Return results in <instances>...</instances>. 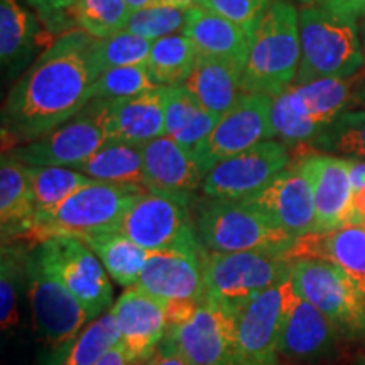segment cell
I'll return each mask as SVG.
<instances>
[{
	"instance_id": "6da1fadb",
	"label": "cell",
	"mask_w": 365,
	"mask_h": 365,
	"mask_svg": "<svg viewBox=\"0 0 365 365\" xmlns=\"http://www.w3.org/2000/svg\"><path fill=\"white\" fill-rule=\"evenodd\" d=\"M95 44L93 36L76 27L36 59L11 90L4 107V148L11 150L49 134L93 100L100 76Z\"/></svg>"
},
{
	"instance_id": "7a4b0ae2",
	"label": "cell",
	"mask_w": 365,
	"mask_h": 365,
	"mask_svg": "<svg viewBox=\"0 0 365 365\" xmlns=\"http://www.w3.org/2000/svg\"><path fill=\"white\" fill-rule=\"evenodd\" d=\"M299 61V11L291 0H274L250 36L242 90L277 97L294 85Z\"/></svg>"
},
{
	"instance_id": "3957f363",
	"label": "cell",
	"mask_w": 365,
	"mask_h": 365,
	"mask_svg": "<svg viewBox=\"0 0 365 365\" xmlns=\"http://www.w3.org/2000/svg\"><path fill=\"white\" fill-rule=\"evenodd\" d=\"M301 61L294 85L352 78L365 66L359 22L327 6L299 7Z\"/></svg>"
},
{
	"instance_id": "277c9868",
	"label": "cell",
	"mask_w": 365,
	"mask_h": 365,
	"mask_svg": "<svg viewBox=\"0 0 365 365\" xmlns=\"http://www.w3.org/2000/svg\"><path fill=\"white\" fill-rule=\"evenodd\" d=\"M144 191L148 190L100 181L90 182L58 207L36 213L31 230L22 240L38 245L53 237L83 239L105 232H118L127 210Z\"/></svg>"
},
{
	"instance_id": "5b68a950",
	"label": "cell",
	"mask_w": 365,
	"mask_h": 365,
	"mask_svg": "<svg viewBox=\"0 0 365 365\" xmlns=\"http://www.w3.org/2000/svg\"><path fill=\"white\" fill-rule=\"evenodd\" d=\"M191 213L196 235L207 252L259 250L286 255L296 240L244 200L205 196L203 202L196 205Z\"/></svg>"
},
{
	"instance_id": "8992f818",
	"label": "cell",
	"mask_w": 365,
	"mask_h": 365,
	"mask_svg": "<svg viewBox=\"0 0 365 365\" xmlns=\"http://www.w3.org/2000/svg\"><path fill=\"white\" fill-rule=\"evenodd\" d=\"M362 73L352 78H327L291 85L272 100L274 139L287 145L312 143L340 113L354 107L355 86Z\"/></svg>"
},
{
	"instance_id": "52a82bcc",
	"label": "cell",
	"mask_w": 365,
	"mask_h": 365,
	"mask_svg": "<svg viewBox=\"0 0 365 365\" xmlns=\"http://www.w3.org/2000/svg\"><path fill=\"white\" fill-rule=\"evenodd\" d=\"M26 286L34 330L43 346L41 365H59L91 319L80 301L38 261L33 249L27 259Z\"/></svg>"
},
{
	"instance_id": "ba28073f",
	"label": "cell",
	"mask_w": 365,
	"mask_h": 365,
	"mask_svg": "<svg viewBox=\"0 0 365 365\" xmlns=\"http://www.w3.org/2000/svg\"><path fill=\"white\" fill-rule=\"evenodd\" d=\"M291 281L296 293L325 314L336 330L365 333V284L352 274L323 259H293Z\"/></svg>"
},
{
	"instance_id": "9c48e42d",
	"label": "cell",
	"mask_w": 365,
	"mask_h": 365,
	"mask_svg": "<svg viewBox=\"0 0 365 365\" xmlns=\"http://www.w3.org/2000/svg\"><path fill=\"white\" fill-rule=\"evenodd\" d=\"M205 296L237 312L245 303L284 281L291 274V261L282 254L207 252L203 259Z\"/></svg>"
},
{
	"instance_id": "30bf717a",
	"label": "cell",
	"mask_w": 365,
	"mask_h": 365,
	"mask_svg": "<svg viewBox=\"0 0 365 365\" xmlns=\"http://www.w3.org/2000/svg\"><path fill=\"white\" fill-rule=\"evenodd\" d=\"M118 232L144 249L202 250L191 213V200L148 190L127 210Z\"/></svg>"
},
{
	"instance_id": "8fae6325",
	"label": "cell",
	"mask_w": 365,
	"mask_h": 365,
	"mask_svg": "<svg viewBox=\"0 0 365 365\" xmlns=\"http://www.w3.org/2000/svg\"><path fill=\"white\" fill-rule=\"evenodd\" d=\"M33 254L80 301L91 322L113 308L110 276L85 242L53 237L34 245Z\"/></svg>"
},
{
	"instance_id": "7c38bea8",
	"label": "cell",
	"mask_w": 365,
	"mask_h": 365,
	"mask_svg": "<svg viewBox=\"0 0 365 365\" xmlns=\"http://www.w3.org/2000/svg\"><path fill=\"white\" fill-rule=\"evenodd\" d=\"M107 143L102 105L91 100L78 115L39 139L7 150L24 166H80Z\"/></svg>"
},
{
	"instance_id": "4fadbf2b",
	"label": "cell",
	"mask_w": 365,
	"mask_h": 365,
	"mask_svg": "<svg viewBox=\"0 0 365 365\" xmlns=\"http://www.w3.org/2000/svg\"><path fill=\"white\" fill-rule=\"evenodd\" d=\"M293 281L286 277L235 312V364L277 365L279 335Z\"/></svg>"
},
{
	"instance_id": "5bb4252c",
	"label": "cell",
	"mask_w": 365,
	"mask_h": 365,
	"mask_svg": "<svg viewBox=\"0 0 365 365\" xmlns=\"http://www.w3.org/2000/svg\"><path fill=\"white\" fill-rule=\"evenodd\" d=\"M289 164V145L276 139L264 140L215 164L205 176L202 193L208 198L245 200L261 191Z\"/></svg>"
},
{
	"instance_id": "9a60e30c",
	"label": "cell",
	"mask_w": 365,
	"mask_h": 365,
	"mask_svg": "<svg viewBox=\"0 0 365 365\" xmlns=\"http://www.w3.org/2000/svg\"><path fill=\"white\" fill-rule=\"evenodd\" d=\"M272 100L269 95L242 93L239 102L218 118L210 135L195 150L205 171L208 173L223 159L274 139Z\"/></svg>"
},
{
	"instance_id": "2e32d148",
	"label": "cell",
	"mask_w": 365,
	"mask_h": 365,
	"mask_svg": "<svg viewBox=\"0 0 365 365\" xmlns=\"http://www.w3.org/2000/svg\"><path fill=\"white\" fill-rule=\"evenodd\" d=\"M163 341L195 365H234L235 312L205 296L193 317L170 328Z\"/></svg>"
},
{
	"instance_id": "e0dca14e",
	"label": "cell",
	"mask_w": 365,
	"mask_h": 365,
	"mask_svg": "<svg viewBox=\"0 0 365 365\" xmlns=\"http://www.w3.org/2000/svg\"><path fill=\"white\" fill-rule=\"evenodd\" d=\"M308 178L317 210V232H330L350 223L354 186L350 159L325 153L304 154L293 161Z\"/></svg>"
},
{
	"instance_id": "ac0fdd59",
	"label": "cell",
	"mask_w": 365,
	"mask_h": 365,
	"mask_svg": "<svg viewBox=\"0 0 365 365\" xmlns=\"http://www.w3.org/2000/svg\"><path fill=\"white\" fill-rule=\"evenodd\" d=\"M244 202L262 212L293 239L317 232L313 188L293 161L269 185Z\"/></svg>"
},
{
	"instance_id": "d6986e66",
	"label": "cell",
	"mask_w": 365,
	"mask_h": 365,
	"mask_svg": "<svg viewBox=\"0 0 365 365\" xmlns=\"http://www.w3.org/2000/svg\"><path fill=\"white\" fill-rule=\"evenodd\" d=\"M115 317L118 345L132 365L145 364L156 354L166 336L164 303L140 287H127L112 308Z\"/></svg>"
},
{
	"instance_id": "ffe728a7",
	"label": "cell",
	"mask_w": 365,
	"mask_h": 365,
	"mask_svg": "<svg viewBox=\"0 0 365 365\" xmlns=\"http://www.w3.org/2000/svg\"><path fill=\"white\" fill-rule=\"evenodd\" d=\"M205 249L149 252L135 286L163 303L202 301L205 298Z\"/></svg>"
},
{
	"instance_id": "44dd1931",
	"label": "cell",
	"mask_w": 365,
	"mask_h": 365,
	"mask_svg": "<svg viewBox=\"0 0 365 365\" xmlns=\"http://www.w3.org/2000/svg\"><path fill=\"white\" fill-rule=\"evenodd\" d=\"M170 86L145 91L132 98L110 100L102 105L107 140L144 145L166 132V100Z\"/></svg>"
},
{
	"instance_id": "7402d4cb",
	"label": "cell",
	"mask_w": 365,
	"mask_h": 365,
	"mask_svg": "<svg viewBox=\"0 0 365 365\" xmlns=\"http://www.w3.org/2000/svg\"><path fill=\"white\" fill-rule=\"evenodd\" d=\"M140 149L148 190L185 200H193L196 191L202 190L207 171L196 159L195 153L185 149L171 137H158L140 145Z\"/></svg>"
},
{
	"instance_id": "603a6c76",
	"label": "cell",
	"mask_w": 365,
	"mask_h": 365,
	"mask_svg": "<svg viewBox=\"0 0 365 365\" xmlns=\"http://www.w3.org/2000/svg\"><path fill=\"white\" fill-rule=\"evenodd\" d=\"M339 330L325 314L291 289L279 335V355L294 360L325 357L335 346Z\"/></svg>"
},
{
	"instance_id": "cb8c5ba5",
	"label": "cell",
	"mask_w": 365,
	"mask_h": 365,
	"mask_svg": "<svg viewBox=\"0 0 365 365\" xmlns=\"http://www.w3.org/2000/svg\"><path fill=\"white\" fill-rule=\"evenodd\" d=\"M182 34L188 36L198 56L213 58L245 70L250 49V34L235 22L196 6L190 9Z\"/></svg>"
},
{
	"instance_id": "d4e9b609",
	"label": "cell",
	"mask_w": 365,
	"mask_h": 365,
	"mask_svg": "<svg viewBox=\"0 0 365 365\" xmlns=\"http://www.w3.org/2000/svg\"><path fill=\"white\" fill-rule=\"evenodd\" d=\"M293 259H323L352 274L365 284V227L345 225L330 232H314L294 240L286 254Z\"/></svg>"
},
{
	"instance_id": "484cf974",
	"label": "cell",
	"mask_w": 365,
	"mask_h": 365,
	"mask_svg": "<svg viewBox=\"0 0 365 365\" xmlns=\"http://www.w3.org/2000/svg\"><path fill=\"white\" fill-rule=\"evenodd\" d=\"M36 217V203L26 166L11 154H2L0 164V225L2 244L22 240Z\"/></svg>"
},
{
	"instance_id": "4316f807",
	"label": "cell",
	"mask_w": 365,
	"mask_h": 365,
	"mask_svg": "<svg viewBox=\"0 0 365 365\" xmlns=\"http://www.w3.org/2000/svg\"><path fill=\"white\" fill-rule=\"evenodd\" d=\"M242 76H244V71L240 68L228 65L220 59L198 56L188 80L182 86L207 110L222 117L239 102L244 93Z\"/></svg>"
},
{
	"instance_id": "83f0119b",
	"label": "cell",
	"mask_w": 365,
	"mask_h": 365,
	"mask_svg": "<svg viewBox=\"0 0 365 365\" xmlns=\"http://www.w3.org/2000/svg\"><path fill=\"white\" fill-rule=\"evenodd\" d=\"M75 170L100 182L148 190L140 145L127 144L122 140H107L93 156Z\"/></svg>"
},
{
	"instance_id": "f1b7e54d",
	"label": "cell",
	"mask_w": 365,
	"mask_h": 365,
	"mask_svg": "<svg viewBox=\"0 0 365 365\" xmlns=\"http://www.w3.org/2000/svg\"><path fill=\"white\" fill-rule=\"evenodd\" d=\"M218 118L220 117L207 110L182 85L170 86L164 135L195 153L217 125Z\"/></svg>"
},
{
	"instance_id": "f546056e",
	"label": "cell",
	"mask_w": 365,
	"mask_h": 365,
	"mask_svg": "<svg viewBox=\"0 0 365 365\" xmlns=\"http://www.w3.org/2000/svg\"><path fill=\"white\" fill-rule=\"evenodd\" d=\"M97 254L110 279L122 287H132L139 281L149 252L134 244L120 232H105L80 239Z\"/></svg>"
},
{
	"instance_id": "4dcf8cb0",
	"label": "cell",
	"mask_w": 365,
	"mask_h": 365,
	"mask_svg": "<svg viewBox=\"0 0 365 365\" xmlns=\"http://www.w3.org/2000/svg\"><path fill=\"white\" fill-rule=\"evenodd\" d=\"M196 58L198 53L188 36L178 33L153 41L145 66L158 86H178L188 80Z\"/></svg>"
},
{
	"instance_id": "1f68e13d",
	"label": "cell",
	"mask_w": 365,
	"mask_h": 365,
	"mask_svg": "<svg viewBox=\"0 0 365 365\" xmlns=\"http://www.w3.org/2000/svg\"><path fill=\"white\" fill-rule=\"evenodd\" d=\"M309 145L317 153L365 161V108L340 113Z\"/></svg>"
},
{
	"instance_id": "d6a6232c",
	"label": "cell",
	"mask_w": 365,
	"mask_h": 365,
	"mask_svg": "<svg viewBox=\"0 0 365 365\" xmlns=\"http://www.w3.org/2000/svg\"><path fill=\"white\" fill-rule=\"evenodd\" d=\"M26 173L33 190L36 213L58 207L75 191L95 181L73 168L61 166H26Z\"/></svg>"
},
{
	"instance_id": "836d02e7",
	"label": "cell",
	"mask_w": 365,
	"mask_h": 365,
	"mask_svg": "<svg viewBox=\"0 0 365 365\" xmlns=\"http://www.w3.org/2000/svg\"><path fill=\"white\" fill-rule=\"evenodd\" d=\"M27 259L29 250L24 245L2 244V259H0V319L2 328L9 330L17 323V299H19L21 284H27Z\"/></svg>"
},
{
	"instance_id": "e575fe53",
	"label": "cell",
	"mask_w": 365,
	"mask_h": 365,
	"mask_svg": "<svg viewBox=\"0 0 365 365\" xmlns=\"http://www.w3.org/2000/svg\"><path fill=\"white\" fill-rule=\"evenodd\" d=\"M118 328L112 309L88 323L59 365H95L118 345Z\"/></svg>"
},
{
	"instance_id": "d590c367",
	"label": "cell",
	"mask_w": 365,
	"mask_h": 365,
	"mask_svg": "<svg viewBox=\"0 0 365 365\" xmlns=\"http://www.w3.org/2000/svg\"><path fill=\"white\" fill-rule=\"evenodd\" d=\"M78 29L95 39H105L125 29L130 17L127 0H78L73 9Z\"/></svg>"
},
{
	"instance_id": "8d00e7d4",
	"label": "cell",
	"mask_w": 365,
	"mask_h": 365,
	"mask_svg": "<svg viewBox=\"0 0 365 365\" xmlns=\"http://www.w3.org/2000/svg\"><path fill=\"white\" fill-rule=\"evenodd\" d=\"M153 41L140 38L124 29L110 38L97 39L95 44V58L100 73L124 66L145 65L149 59Z\"/></svg>"
},
{
	"instance_id": "74e56055",
	"label": "cell",
	"mask_w": 365,
	"mask_h": 365,
	"mask_svg": "<svg viewBox=\"0 0 365 365\" xmlns=\"http://www.w3.org/2000/svg\"><path fill=\"white\" fill-rule=\"evenodd\" d=\"M190 9L150 6L130 12L125 29L149 41H156L166 36L182 33L188 22Z\"/></svg>"
},
{
	"instance_id": "f35d334b",
	"label": "cell",
	"mask_w": 365,
	"mask_h": 365,
	"mask_svg": "<svg viewBox=\"0 0 365 365\" xmlns=\"http://www.w3.org/2000/svg\"><path fill=\"white\" fill-rule=\"evenodd\" d=\"M158 88L145 65L113 68L100 73L93 86V100H124Z\"/></svg>"
},
{
	"instance_id": "ab89813d",
	"label": "cell",
	"mask_w": 365,
	"mask_h": 365,
	"mask_svg": "<svg viewBox=\"0 0 365 365\" xmlns=\"http://www.w3.org/2000/svg\"><path fill=\"white\" fill-rule=\"evenodd\" d=\"M33 38V17L17 0H0V56L7 65Z\"/></svg>"
},
{
	"instance_id": "60d3db41",
	"label": "cell",
	"mask_w": 365,
	"mask_h": 365,
	"mask_svg": "<svg viewBox=\"0 0 365 365\" xmlns=\"http://www.w3.org/2000/svg\"><path fill=\"white\" fill-rule=\"evenodd\" d=\"M272 2L274 0H202V6L244 27L252 36Z\"/></svg>"
},
{
	"instance_id": "b9f144b4",
	"label": "cell",
	"mask_w": 365,
	"mask_h": 365,
	"mask_svg": "<svg viewBox=\"0 0 365 365\" xmlns=\"http://www.w3.org/2000/svg\"><path fill=\"white\" fill-rule=\"evenodd\" d=\"M350 178L354 186V208L349 225L365 227V161L350 159Z\"/></svg>"
},
{
	"instance_id": "7bdbcfd3",
	"label": "cell",
	"mask_w": 365,
	"mask_h": 365,
	"mask_svg": "<svg viewBox=\"0 0 365 365\" xmlns=\"http://www.w3.org/2000/svg\"><path fill=\"white\" fill-rule=\"evenodd\" d=\"M27 6H31L34 11L46 21H61L63 16L68 11H73L78 0H24Z\"/></svg>"
},
{
	"instance_id": "ee69618b",
	"label": "cell",
	"mask_w": 365,
	"mask_h": 365,
	"mask_svg": "<svg viewBox=\"0 0 365 365\" xmlns=\"http://www.w3.org/2000/svg\"><path fill=\"white\" fill-rule=\"evenodd\" d=\"M144 365H195L190 359H186L181 352H178L175 346L163 341L156 350V354L150 357Z\"/></svg>"
},
{
	"instance_id": "f6af8a7d",
	"label": "cell",
	"mask_w": 365,
	"mask_h": 365,
	"mask_svg": "<svg viewBox=\"0 0 365 365\" xmlns=\"http://www.w3.org/2000/svg\"><path fill=\"white\" fill-rule=\"evenodd\" d=\"M327 7L357 22L365 19V0H330Z\"/></svg>"
},
{
	"instance_id": "bcb514c9",
	"label": "cell",
	"mask_w": 365,
	"mask_h": 365,
	"mask_svg": "<svg viewBox=\"0 0 365 365\" xmlns=\"http://www.w3.org/2000/svg\"><path fill=\"white\" fill-rule=\"evenodd\" d=\"M95 365H132V364L129 362V359L125 357L122 346L117 345V346H113L110 352L105 355V357Z\"/></svg>"
},
{
	"instance_id": "7dc6e473",
	"label": "cell",
	"mask_w": 365,
	"mask_h": 365,
	"mask_svg": "<svg viewBox=\"0 0 365 365\" xmlns=\"http://www.w3.org/2000/svg\"><path fill=\"white\" fill-rule=\"evenodd\" d=\"M352 108H365V73L360 75L359 83H357V86H355Z\"/></svg>"
},
{
	"instance_id": "c3c4849f",
	"label": "cell",
	"mask_w": 365,
	"mask_h": 365,
	"mask_svg": "<svg viewBox=\"0 0 365 365\" xmlns=\"http://www.w3.org/2000/svg\"><path fill=\"white\" fill-rule=\"evenodd\" d=\"M158 6L193 9L196 6H202V0H158Z\"/></svg>"
},
{
	"instance_id": "681fc988",
	"label": "cell",
	"mask_w": 365,
	"mask_h": 365,
	"mask_svg": "<svg viewBox=\"0 0 365 365\" xmlns=\"http://www.w3.org/2000/svg\"><path fill=\"white\" fill-rule=\"evenodd\" d=\"M127 4H129L130 11H139V9H144V7H150V6H158V0H127Z\"/></svg>"
},
{
	"instance_id": "f907efd6",
	"label": "cell",
	"mask_w": 365,
	"mask_h": 365,
	"mask_svg": "<svg viewBox=\"0 0 365 365\" xmlns=\"http://www.w3.org/2000/svg\"><path fill=\"white\" fill-rule=\"evenodd\" d=\"M299 4L301 7H312V6H327L330 0H293V4Z\"/></svg>"
},
{
	"instance_id": "816d5d0a",
	"label": "cell",
	"mask_w": 365,
	"mask_h": 365,
	"mask_svg": "<svg viewBox=\"0 0 365 365\" xmlns=\"http://www.w3.org/2000/svg\"><path fill=\"white\" fill-rule=\"evenodd\" d=\"M359 34H360V43H362V49H364V56H365V19L359 22Z\"/></svg>"
},
{
	"instance_id": "f5cc1de1",
	"label": "cell",
	"mask_w": 365,
	"mask_h": 365,
	"mask_svg": "<svg viewBox=\"0 0 365 365\" xmlns=\"http://www.w3.org/2000/svg\"><path fill=\"white\" fill-rule=\"evenodd\" d=\"M234 365H240V364H234Z\"/></svg>"
}]
</instances>
